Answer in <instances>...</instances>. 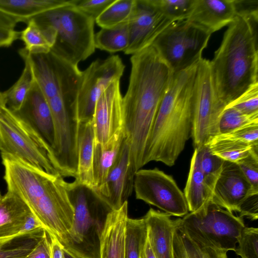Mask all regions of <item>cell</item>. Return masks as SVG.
I'll use <instances>...</instances> for the list:
<instances>
[{"instance_id":"cell-1","label":"cell","mask_w":258,"mask_h":258,"mask_svg":"<svg viewBox=\"0 0 258 258\" xmlns=\"http://www.w3.org/2000/svg\"><path fill=\"white\" fill-rule=\"evenodd\" d=\"M127 90L122 97L123 128L133 173L143 157L160 104L173 73L152 46L133 55Z\"/></svg>"},{"instance_id":"cell-2","label":"cell","mask_w":258,"mask_h":258,"mask_svg":"<svg viewBox=\"0 0 258 258\" xmlns=\"http://www.w3.org/2000/svg\"><path fill=\"white\" fill-rule=\"evenodd\" d=\"M198 63L173 74L146 146L144 166L151 161L173 166L191 137Z\"/></svg>"},{"instance_id":"cell-3","label":"cell","mask_w":258,"mask_h":258,"mask_svg":"<svg viewBox=\"0 0 258 258\" xmlns=\"http://www.w3.org/2000/svg\"><path fill=\"white\" fill-rule=\"evenodd\" d=\"M258 20L236 16L210 61L217 94L226 107L258 83Z\"/></svg>"},{"instance_id":"cell-4","label":"cell","mask_w":258,"mask_h":258,"mask_svg":"<svg viewBox=\"0 0 258 258\" xmlns=\"http://www.w3.org/2000/svg\"><path fill=\"white\" fill-rule=\"evenodd\" d=\"M63 178L36 167H29L15 177L11 191L26 204L49 235L66 245L72 244L70 233L74 208L69 182Z\"/></svg>"},{"instance_id":"cell-5","label":"cell","mask_w":258,"mask_h":258,"mask_svg":"<svg viewBox=\"0 0 258 258\" xmlns=\"http://www.w3.org/2000/svg\"><path fill=\"white\" fill-rule=\"evenodd\" d=\"M32 19L52 41L50 51L68 62L78 66L94 53L95 20L69 1Z\"/></svg>"},{"instance_id":"cell-6","label":"cell","mask_w":258,"mask_h":258,"mask_svg":"<svg viewBox=\"0 0 258 258\" xmlns=\"http://www.w3.org/2000/svg\"><path fill=\"white\" fill-rule=\"evenodd\" d=\"M1 154L60 175L51 147L27 122L7 107L0 108Z\"/></svg>"},{"instance_id":"cell-7","label":"cell","mask_w":258,"mask_h":258,"mask_svg":"<svg viewBox=\"0 0 258 258\" xmlns=\"http://www.w3.org/2000/svg\"><path fill=\"white\" fill-rule=\"evenodd\" d=\"M178 226L200 243L226 252L235 251L245 227L242 218L212 202L200 210L179 218Z\"/></svg>"},{"instance_id":"cell-8","label":"cell","mask_w":258,"mask_h":258,"mask_svg":"<svg viewBox=\"0 0 258 258\" xmlns=\"http://www.w3.org/2000/svg\"><path fill=\"white\" fill-rule=\"evenodd\" d=\"M211 34L187 20L175 21L160 33L151 46L174 74L199 61Z\"/></svg>"},{"instance_id":"cell-9","label":"cell","mask_w":258,"mask_h":258,"mask_svg":"<svg viewBox=\"0 0 258 258\" xmlns=\"http://www.w3.org/2000/svg\"><path fill=\"white\" fill-rule=\"evenodd\" d=\"M225 107L216 90L210 61L202 57L197 66L194 93L191 138L195 148L219 135V120Z\"/></svg>"},{"instance_id":"cell-10","label":"cell","mask_w":258,"mask_h":258,"mask_svg":"<svg viewBox=\"0 0 258 258\" xmlns=\"http://www.w3.org/2000/svg\"><path fill=\"white\" fill-rule=\"evenodd\" d=\"M133 187L137 199L170 216L181 217L188 213L183 192L171 175L157 168L138 170L134 175Z\"/></svg>"},{"instance_id":"cell-11","label":"cell","mask_w":258,"mask_h":258,"mask_svg":"<svg viewBox=\"0 0 258 258\" xmlns=\"http://www.w3.org/2000/svg\"><path fill=\"white\" fill-rule=\"evenodd\" d=\"M125 66L118 55L93 61L82 75L77 97L79 124L92 120L96 103L113 82L120 80Z\"/></svg>"},{"instance_id":"cell-12","label":"cell","mask_w":258,"mask_h":258,"mask_svg":"<svg viewBox=\"0 0 258 258\" xmlns=\"http://www.w3.org/2000/svg\"><path fill=\"white\" fill-rule=\"evenodd\" d=\"M27 53L35 80L46 99L79 86L82 71L78 66L68 62L50 51Z\"/></svg>"},{"instance_id":"cell-13","label":"cell","mask_w":258,"mask_h":258,"mask_svg":"<svg viewBox=\"0 0 258 258\" xmlns=\"http://www.w3.org/2000/svg\"><path fill=\"white\" fill-rule=\"evenodd\" d=\"M172 22L159 11L153 0H136L135 11L128 23L130 42L124 53L133 55L151 46Z\"/></svg>"},{"instance_id":"cell-14","label":"cell","mask_w":258,"mask_h":258,"mask_svg":"<svg viewBox=\"0 0 258 258\" xmlns=\"http://www.w3.org/2000/svg\"><path fill=\"white\" fill-rule=\"evenodd\" d=\"M134 175L131 170L130 147L125 138L118 157L104 182L91 192L110 211L118 209L132 195Z\"/></svg>"},{"instance_id":"cell-15","label":"cell","mask_w":258,"mask_h":258,"mask_svg":"<svg viewBox=\"0 0 258 258\" xmlns=\"http://www.w3.org/2000/svg\"><path fill=\"white\" fill-rule=\"evenodd\" d=\"M120 80L114 81L97 100L93 115L94 144H104L123 128Z\"/></svg>"},{"instance_id":"cell-16","label":"cell","mask_w":258,"mask_h":258,"mask_svg":"<svg viewBox=\"0 0 258 258\" xmlns=\"http://www.w3.org/2000/svg\"><path fill=\"white\" fill-rule=\"evenodd\" d=\"M255 194L258 190L252 187L238 165L224 161L211 202L230 212H239L243 202Z\"/></svg>"},{"instance_id":"cell-17","label":"cell","mask_w":258,"mask_h":258,"mask_svg":"<svg viewBox=\"0 0 258 258\" xmlns=\"http://www.w3.org/2000/svg\"><path fill=\"white\" fill-rule=\"evenodd\" d=\"M14 112L31 125L52 148L54 136L53 117L47 100L35 80L20 109Z\"/></svg>"},{"instance_id":"cell-18","label":"cell","mask_w":258,"mask_h":258,"mask_svg":"<svg viewBox=\"0 0 258 258\" xmlns=\"http://www.w3.org/2000/svg\"><path fill=\"white\" fill-rule=\"evenodd\" d=\"M128 202L107 214L99 234V258H125V231Z\"/></svg>"},{"instance_id":"cell-19","label":"cell","mask_w":258,"mask_h":258,"mask_svg":"<svg viewBox=\"0 0 258 258\" xmlns=\"http://www.w3.org/2000/svg\"><path fill=\"white\" fill-rule=\"evenodd\" d=\"M147 238L156 258H173V237L179 218L150 208L143 217Z\"/></svg>"},{"instance_id":"cell-20","label":"cell","mask_w":258,"mask_h":258,"mask_svg":"<svg viewBox=\"0 0 258 258\" xmlns=\"http://www.w3.org/2000/svg\"><path fill=\"white\" fill-rule=\"evenodd\" d=\"M236 17L233 0H195L186 20L212 34L230 25Z\"/></svg>"},{"instance_id":"cell-21","label":"cell","mask_w":258,"mask_h":258,"mask_svg":"<svg viewBox=\"0 0 258 258\" xmlns=\"http://www.w3.org/2000/svg\"><path fill=\"white\" fill-rule=\"evenodd\" d=\"M70 197L74 208V217L70 238L73 245L82 244L87 238L94 218L90 208L88 188L75 181L69 182Z\"/></svg>"},{"instance_id":"cell-22","label":"cell","mask_w":258,"mask_h":258,"mask_svg":"<svg viewBox=\"0 0 258 258\" xmlns=\"http://www.w3.org/2000/svg\"><path fill=\"white\" fill-rule=\"evenodd\" d=\"M94 133L92 120L79 124L78 139V168L75 181L90 191L94 188L93 150Z\"/></svg>"},{"instance_id":"cell-23","label":"cell","mask_w":258,"mask_h":258,"mask_svg":"<svg viewBox=\"0 0 258 258\" xmlns=\"http://www.w3.org/2000/svg\"><path fill=\"white\" fill-rule=\"evenodd\" d=\"M125 138L123 128L104 144H94L93 173L95 186L93 190L99 187L104 182L118 157Z\"/></svg>"},{"instance_id":"cell-24","label":"cell","mask_w":258,"mask_h":258,"mask_svg":"<svg viewBox=\"0 0 258 258\" xmlns=\"http://www.w3.org/2000/svg\"><path fill=\"white\" fill-rule=\"evenodd\" d=\"M189 212H197L211 202L212 192L206 184L195 149L184 191Z\"/></svg>"},{"instance_id":"cell-25","label":"cell","mask_w":258,"mask_h":258,"mask_svg":"<svg viewBox=\"0 0 258 258\" xmlns=\"http://www.w3.org/2000/svg\"><path fill=\"white\" fill-rule=\"evenodd\" d=\"M66 0H0V11L17 23H27L47 11L67 3Z\"/></svg>"},{"instance_id":"cell-26","label":"cell","mask_w":258,"mask_h":258,"mask_svg":"<svg viewBox=\"0 0 258 258\" xmlns=\"http://www.w3.org/2000/svg\"><path fill=\"white\" fill-rule=\"evenodd\" d=\"M227 252L206 246L192 239L178 225L175 230L173 258H228Z\"/></svg>"},{"instance_id":"cell-27","label":"cell","mask_w":258,"mask_h":258,"mask_svg":"<svg viewBox=\"0 0 258 258\" xmlns=\"http://www.w3.org/2000/svg\"><path fill=\"white\" fill-rule=\"evenodd\" d=\"M19 54L25 62L22 73L13 85L3 92L6 107L13 111L20 109L35 81L27 52L23 48L20 50Z\"/></svg>"},{"instance_id":"cell-28","label":"cell","mask_w":258,"mask_h":258,"mask_svg":"<svg viewBox=\"0 0 258 258\" xmlns=\"http://www.w3.org/2000/svg\"><path fill=\"white\" fill-rule=\"evenodd\" d=\"M211 152L224 161L237 163L249 155L258 145H252L221 135L212 138L207 144Z\"/></svg>"},{"instance_id":"cell-29","label":"cell","mask_w":258,"mask_h":258,"mask_svg":"<svg viewBox=\"0 0 258 258\" xmlns=\"http://www.w3.org/2000/svg\"><path fill=\"white\" fill-rule=\"evenodd\" d=\"M129 42L128 23L101 28L94 35L95 48L110 53L124 51L128 46Z\"/></svg>"},{"instance_id":"cell-30","label":"cell","mask_w":258,"mask_h":258,"mask_svg":"<svg viewBox=\"0 0 258 258\" xmlns=\"http://www.w3.org/2000/svg\"><path fill=\"white\" fill-rule=\"evenodd\" d=\"M136 0H115L95 20L102 28L128 23L135 11Z\"/></svg>"},{"instance_id":"cell-31","label":"cell","mask_w":258,"mask_h":258,"mask_svg":"<svg viewBox=\"0 0 258 258\" xmlns=\"http://www.w3.org/2000/svg\"><path fill=\"white\" fill-rule=\"evenodd\" d=\"M43 230L42 224L31 212L19 219L0 226V245Z\"/></svg>"},{"instance_id":"cell-32","label":"cell","mask_w":258,"mask_h":258,"mask_svg":"<svg viewBox=\"0 0 258 258\" xmlns=\"http://www.w3.org/2000/svg\"><path fill=\"white\" fill-rule=\"evenodd\" d=\"M147 237L144 218H128L125 231V258H140L141 248Z\"/></svg>"},{"instance_id":"cell-33","label":"cell","mask_w":258,"mask_h":258,"mask_svg":"<svg viewBox=\"0 0 258 258\" xmlns=\"http://www.w3.org/2000/svg\"><path fill=\"white\" fill-rule=\"evenodd\" d=\"M19 39L24 42V48L29 54L47 53L52 46L46 35L33 19L30 20L26 27L20 32Z\"/></svg>"},{"instance_id":"cell-34","label":"cell","mask_w":258,"mask_h":258,"mask_svg":"<svg viewBox=\"0 0 258 258\" xmlns=\"http://www.w3.org/2000/svg\"><path fill=\"white\" fill-rule=\"evenodd\" d=\"M195 149L197 150L199 165L206 184L213 194L224 160L213 154L207 144Z\"/></svg>"},{"instance_id":"cell-35","label":"cell","mask_w":258,"mask_h":258,"mask_svg":"<svg viewBox=\"0 0 258 258\" xmlns=\"http://www.w3.org/2000/svg\"><path fill=\"white\" fill-rule=\"evenodd\" d=\"M44 230L0 245V258H26L34 248Z\"/></svg>"},{"instance_id":"cell-36","label":"cell","mask_w":258,"mask_h":258,"mask_svg":"<svg viewBox=\"0 0 258 258\" xmlns=\"http://www.w3.org/2000/svg\"><path fill=\"white\" fill-rule=\"evenodd\" d=\"M30 213L28 206L20 198L7 191L0 200V226L19 219Z\"/></svg>"},{"instance_id":"cell-37","label":"cell","mask_w":258,"mask_h":258,"mask_svg":"<svg viewBox=\"0 0 258 258\" xmlns=\"http://www.w3.org/2000/svg\"><path fill=\"white\" fill-rule=\"evenodd\" d=\"M159 11L172 22L186 20L195 0H153Z\"/></svg>"},{"instance_id":"cell-38","label":"cell","mask_w":258,"mask_h":258,"mask_svg":"<svg viewBox=\"0 0 258 258\" xmlns=\"http://www.w3.org/2000/svg\"><path fill=\"white\" fill-rule=\"evenodd\" d=\"M254 122H258V114L246 115L233 107H226L220 118L219 135L230 132L245 125Z\"/></svg>"},{"instance_id":"cell-39","label":"cell","mask_w":258,"mask_h":258,"mask_svg":"<svg viewBox=\"0 0 258 258\" xmlns=\"http://www.w3.org/2000/svg\"><path fill=\"white\" fill-rule=\"evenodd\" d=\"M235 252L241 258H258V229L245 227L238 240Z\"/></svg>"},{"instance_id":"cell-40","label":"cell","mask_w":258,"mask_h":258,"mask_svg":"<svg viewBox=\"0 0 258 258\" xmlns=\"http://www.w3.org/2000/svg\"><path fill=\"white\" fill-rule=\"evenodd\" d=\"M228 107L246 115L258 114V83L251 86L226 107Z\"/></svg>"},{"instance_id":"cell-41","label":"cell","mask_w":258,"mask_h":258,"mask_svg":"<svg viewBox=\"0 0 258 258\" xmlns=\"http://www.w3.org/2000/svg\"><path fill=\"white\" fill-rule=\"evenodd\" d=\"M115 0H71L70 3L86 15L96 19Z\"/></svg>"},{"instance_id":"cell-42","label":"cell","mask_w":258,"mask_h":258,"mask_svg":"<svg viewBox=\"0 0 258 258\" xmlns=\"http://www.w3.org/2000/svg\"><path fill=\"white\" fill-rule=\"evenodd\" d=\"M17 22L0 11V47H8L18 39L20 32L15 30Z\"/></svg>"},{"instance_id":"cell-43","label":"cell","mask_w":258,"mask_h":258,"mask_svg":"<svg viewBox=\"0 0 258 258\" xmlns=\"http://www.w3.org/2000/svg\"><path fill=\"white\" fill-rule=\"evenodd\" d=\"M236 164L252 187L258 190V149Z\"/></svg>"},{"instance_id":"cell-44","label":"cell","mask_w":258,"mask_h":258,"mask_svg":"<svg viewBox=\"0 0 258 258\" xmlns=\"http://www.w3.org/2000/svg\"><path fill=\"white\" fill-rule=\"evenodd\" d=\"M219 135L252 145H258V122L249 123L230 132Z\"/></svg>"},{"instance_id":"cell-45","label":"cell","mask_w":258,"mask_h":258,"mask_svg":"<svg viewBox=\"0 0 258 258\" xmlns=\"http://www.w3.org/2000/svg\"><path fill=\"white\" fill-rule=\"evenodd\" d=\"M236 16L243 18L258 17L257 0H233Z\"/></svg>"},{"instance_id":"cell-46","label":"cell","mask_w":258,"mask_h":258,"mask_svg":"<svg viewBox=\"0 0 258 258\" xmlns=\"http://www.w3.org/2000/svg\"><path fill=\"white\" fill-rule=\"evenodd\" d=\"M258 194L253 195L247 198L241 204L239 213V217H245L252 220L258 218Z\"/></svg>"},{"instance_id":"cell-47","label":"cell","mask_w":258,"mask_h":258,"mask_svg":"<svg viewBox=\"0 0 258 258\" xmlns=\"http://www.w3.org/2000/svg\"><path fill=\"white\" fill-rule=\"evenodd\" d=\"M48 237V233L44 230L34 248L26 258H51L50 243Z\"/></svg>"},{"instance_id":"cell-48","label":"cell","mask_w":258,"mask_h":258,"mask_svg":"<svg viewBox=\"0 0 258 258\" xmlns=\"http://www.w3.org/2000/svg\"><path fill=\"white\" fill-rule=\"evenodd\" d=\"M63 245L65 258H93L75 245Z\"/></svg>"},{"instance_id":"cell-49","label":"cell","mask_w":258,"mask_h":258,"mask_svg":"<svg viewBox=\"0 0 258 258\" xmlns=\"http://www.w3.org/2000/svg\"><path fill=\"white\" fill-rule=\"evenodd\" d=\"M48 236L50 239L51 258H65L63 244L55 236Z\"/></svg>"},{"instance_id":"cell-50","label":"cell","mask_w":258,"mask_h":258,"mask_svg":"<svg viewBox=\"0 0 258 258\" xmlns=\"http://www.w3.org/2000/svg\"><path fill=\"white\" fill-rule=\"evenodd\" d=\"M140 258H156L152 250L147 237L141 248Z\"/></svg>"},{"instance_id":"cell-51","label":"cell","mask_w":258,"mask_h":258,"mask_svg":"<svg viewBox=\"0 0 258 258\" xmlns=\"http://www.w3.org/2000/svg\"><path fill=\"white\" fill-rule=\"evenodd\" d=\"M6 101L3 92H0V108L5 107Z\"/></svg>"},{"instance_id":"cell-52","label":"cell","mask_w":258,"mask_h":258,"mask_svg":"<svg viewBox=\"0 0 258 258\" xmlns=\"http://www.w3.org/2000/svg\"><path fill=\"white\" fill-rule=\"evenodd\" d=\"M2 196H3L2 195V194H1V192H0V200H1V198H2Z\"/></svg>"},{"instance_id":"cell-53","label":"cell","mask_w":258,"mask_h":258,"mask_svg":"<svg viewBox=\"0 0 258 258\" xmlns=\"http://www.w3.org/2000/svg\"><path fill=\"white\" fill-rule=\"evenodd\" d=\"M0 148H1V140H0Z\"/></svg>"}]
</instances>
